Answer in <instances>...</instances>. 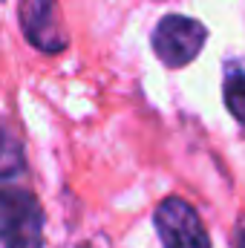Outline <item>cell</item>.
I'll use <instances>...</instances> for the list:
<instances>
[{"label": "cell", "mask_w": 245, "mask_h": 248, "mask_svg": "<svg viewBox=\"0 0 245 248\" xmlns=\"http://www.w3.org/2000/svg\"><path fill=\"white\" fill-rule=\"evenodd\" d=\"M0 231L3 248H44V211L29 187L12 179L0 190Z\"/></svg>", "instance_id": "1"}, {"label": "cell", "mask_w": 245, "mask_h": 248, "mask_svg": "<svg viewBox=\"0 0 245 248\" xmlns=\"http://www.w3.org/2000/svg\"><path fill=\"white\" fill-rule=\"evenodd\" d=\"M205 41H208L205 26L193 17H184V15H165L150 35L153 52L170 69L190 63L202 52Z\"/></svg>", "instance_id": "2"}, {"label": "cell", "mask_w": 245, "mask_h": 248, "mask_svg": "<svg viewBox=\"0 0 245 248\" xmlns=\"http://www.w3.org/2000/svg\"><path fill=\"white\" fill-rule=\"evenodd\" d=\"M156 231L165 248H211V237L184 199H165L156 208Z\"/></svg>", "instance_id": "3"}, {"label": "cell", "mask_w": 245, "mask_h": 248, "mask_svg": "<svg viewBox=\"0 0 245 248\" xmlns=\"http://www.w3.org/2000/svg\"><path fill=\"white\" fill-rule=\"evenodd\" d=\"M20 26L29 44L46 55H58L69 44L55 0H20Z\"/></svg>", "instance_id": "4"}, {"label": "cell", "mask_w": 245, "mask_h": 248, "mask_svg": "<svg viewBox=\"0 0 245 248\" xmlns=\"http://www.w3.org/2000/svg\"><path fill=\"white\" fill-rule=\"evenodd\" d=\"M225 104L231 110V116L240 124H245V69L243 66H228L225 69V87H222Z\"/></svg>", "instance_id": "5"}, {"label": "cell", "mask_w": 245, "mask_h": 248, "mask_svg": "<svg viewBox=\"0 0 245 248\" xmlns=\"http://www.w3.org/2000/svg\"><path fill=\"white\" fill-rule=\"evenodd\" d=\"M75 248H110V246H107V237H104V234H95V237L81 240Z\"/></svg>", "instance_id": "6"}, {"label": "cell", "mask_w": 245, "mask_h": 248, "mask_svg": "<svg viewBox=\"0 0 245 248\" xmlns=\"http://www.w3.org/2000/svg\"><path fill=\"white\" fill-rule=\"evenodd\" d=\"M237 248H245V225H243V231H240V240H237Z\"/></svg>", "instance_id": "7"}]
</instances>
